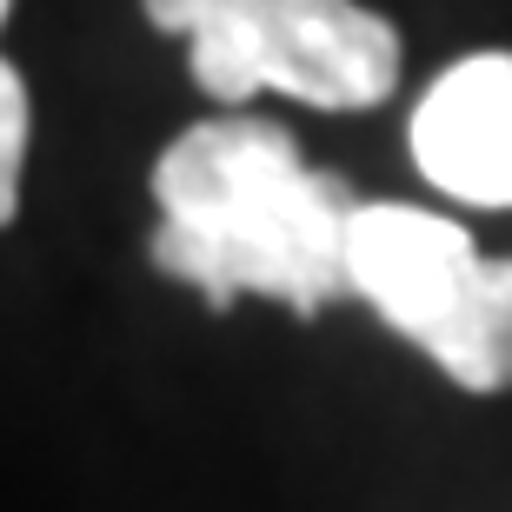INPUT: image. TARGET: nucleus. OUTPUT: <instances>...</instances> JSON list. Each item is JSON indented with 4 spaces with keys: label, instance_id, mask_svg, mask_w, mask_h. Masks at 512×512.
Returning a JSON list of instances; mask_svg holds the SVG:
<instances>
[{
    "label": "nucleus",
    "instance_id": "2",
    "mask_svg": "<svg viewBox=\"0 0 512 512\" xmlns=\"http://www.w3.org/2000/svg\"><path fill=\"white\" fill-rule=\"evenodd\" d=\"M147 20L187 40L193 80L220 107L286 94L360 114L399 87V34L366 0H147Z\"/></svg>",
    "mask_w": 512,
    "mask_h": 512
},
{
    "label": "nucleus",
    "instance_id": "1",
    "mask_svg": "<svg viewBox=\"0 0 512 512\" xmlns=\"http://www.w3.org/2000/svg\"><path fill=\"white\" fill-rule=\"evenodd\" d=\"M153 207V266L207 306L273 300L313 320L353 300L346 227L360 200L273 120L227 114L187 127L153 160Z\"/></svg>",
    "mask_w": 512,
    "mask_h": 512
},
{
    "label": "nucleus",
    "instance_id": "5",
    "mask_svg": "<svg viewBox=\"0 0 512 512\" xmlns=\"http://www.w3.org/2000/svg\"><path fill=\"white\" fill-rule=\"evenodd\" d=\"M27 147H34V100L27 80L0 60V227L20 213V173H27Z\"/></svg>",
    "mask_w": 512,
    "mask_h": 512
},
{
    "label": "nucleus",
    "instance_id": "3",
    "mask_svg": "<svg viewBox=\"0 0 512 512\" xmlns=\"http://www.w3.org/2000/svg\"><path fill=\"white\" fill-rule=\"evenodd\" d=\"M346 280L399 340L466 393H512V260L433 207L360 200L346 227Z\"/></svg>",
    "mask_w": 512,
    "mask_h": 512
},
{
    "label": "nucleus",
    "instance_id": "6",
    "mask_svg": "<svg viewBox=\"0 0 512 512\" xmlns=\"http://www.w3.org/2000/svg\"><path fill=\"white\" fill-rule=\"evenodd\" d=\"M7 7H14V0H0V20H7Z\"/></svg>",
    "mask_w": 512,
    "mask_h": 512
},
{
    "label": "nucleus",
    "instance_id": "4",
    "mask_svg": "<svg viewBox=\"0 0 512 512\" xmlns=\"http://www.w3.org/2000/svg\"><path fill=\"white\" fill-rule=\"evenodd\" d=\"M413 160L446 200L512 207V54H466L419 94Z\"/></svg>",
    "mask_w": 512,
    "mask_h": 512
}]
</instances>
